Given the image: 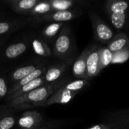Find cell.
Returning <instances> with one entry per match:
<instances>
[{
    "mask_svg": "<svg viewBox=\"0 0 129 129\" xmlns=\"http://www.w3.org/2000/svg\"><path fill=\"white\" fill-rule=\"evenodd\" d=\"M89 85L88 79H76L70 81L61 88H60L54 94H53L41 107H47L53 104H69L76 94L84 90Z\"/></svg>",
    "mask_w": 129,
    "mask_h": 129,
    "instance_id": "cell-2",
    "label": "cell"
},
{
    "mask_svg": "<svg viewBox=\"0 0 129 129\" xmlns=\"http://www.w3.org/2000/svg\"><path fill=\"white\" fill-rule=\"evenodd\" d=\"M73 59H70L67 61H61L60 63H57L50 65L49 67H47L45 73L44 74V79L45 84L54 83L62 79V76L71 64Z\"/></svg>",
    "mask_w": 129,
    "mask_h": 129,
    "instance_id": "cell-8",
    "label": "cell"
},
{
    "mask_svg": "<svg viewBox=\"0 0 129 129\" xmlns=\"http://www.w3.org/2000/svg\"><path fill=\"white\" fill-rule=\"evenodd\" d=\"M129 39L128 36L124 33H119L113 37V39L107 44V48L116 54L127 48H128Z\"/></svg>",
    "mask_w": 129,
    "mask_h": 129,
    "instance_id": "cell-19",
    "label": "cell"
},
{
    "mask_svg": "<svg viewBox=\"0 0 129 129\" xmlns=\"http://www.w3.org/2000/svg\"><path fill=\"white\" fill-rule=\"evenodd\" d=\"M8 91V80L4 76L0 75V99L7 97Z\"/></svg>",
    "mask_w": 129,
    "mask_h": 129,
    "instance_id": "cell-26",
    "label": "cell"
},
{
    "mask_svg": "<svg viewBox=\"0 0 129 129\" xmlns=\"http://www.w3.org/2000/svg\"><path fill=\"white\" fill-rule=\"evenodd\" d=\"M2 17H3V15H2V14L0 13V20H2V19H3Z\"/></svg>",
    "mask_w": 129,
    "mask_h": 129,
    "instance_id": "cell-31",
    "label": "cell"
},
{
    "mask_svg": "<svg viewBox=\"0 0 129 129\" xmlns=\"http://www.w3.org/2000/svg\"><path fill=\"white\" fill-rule=\"evenodd\" d=\"M129 57V48H127L119 52L113 54L112 63H122L126 61Z\"/></svg>",
    "mask_w": 129,
    "mask_h": 129,
    "instance_id": "cell-25",
    "label": "cell"
},
{
    "mask_svg": "<svg viewBox=\"0 0 129 129\" xmlns=\"http://www.w3.org/2000/svg\"><path fill=\"white\" fill-rule=\"evenodd\" d=\"M128 48H129V45H128Z\"/></svg>",
    "mask_w": 129,
    "mask_h": 129,
    "instance_id": "cell-32",
    "label": "cell"
},
{
    "mask_svg": "<svg viewBox=\"0 0 129 129\" xmlns=\"http://www.w3.org/2000/svg\"><path fill=\"white\" fill-rule=\"evenodd\" d=\"M101 47L94 45L93 50L89 54L86 62V73L88 79L98 76L101 70L100 67V51Z\"/></svg>",
    "mask_w": 129,
    "mask_h": 129,
    "instance_id": "cell-10",
    "label": "cell"
},
{
    "mask_svg": "<svg viewBox=\"0 0 129 129\" xmlns=\"http://www.w3.org/2000/svg\"><path fill=\"white\" fill-rule=\"evenodd\" d=\"M94 47V45H91L87 47L74 61L72 68V72L73 76L77 79H88L86 73V62L88 57L91 51L93 50Z\"/></svg>",
    "mask_w": 129,
    "mask_h": 129,
    "instance_id": "cell-9",
    "label": "cell"
},
{
    "mask_svg": "<svg viewBox=\"0 0 129 129\" xmlns=\"http://www.w3.org/2000/svg\"><path fill=\"white\" fill-rule=\"evenodd\" d=\"M49 2L51 7V11L71 10L88 4L87 2L82 0H51Z\"/></svg>",
    "mask_w": 129,
    "mask_h": 129,
    "instance_id": "cell-16",
    "label": "cell"
},
{
    "mask_svg": "<svg viewBox=\"0 0 129 129\" xmlns=\"http://www.w3.org/2000/svg\"><path fill=\"white\" fill-rule=\"evenodd\" d=\"M105 11L113 26L116 29H123L127 22L129 2L124 0H109L105 3Z\"/></svg>",
    "mask_w": 129,
    "mask_h": 129,
    "instance_id": "cell-4",
    "label": "cell"
},
{
    "mask_svg": "<svg viewBox=\"0 0 129 129\" xmlns=\"http://www.w3.org/2000/svg\"><path fill=\"white\" fill-rule=\"evenodd\" d=\"M106 129H118V127H117V125H115V124H110L109 126H108Z\"/></svg>",
    "mask_w": 129,
    "mask_h": 129,
    "instance_id": "cell-29",
    "label": "cell"
},
{
    "mask_svg": "<svg viewBox=\"0 0 129 129\" xmlns=\"http://www.w3.org/2000/svg\"><path fill=\"white\" fill-rule=\"evenodd\" d=\"M113 117L118 125H129V110L117 112Z\"/></svg>",
    "mask_w": 129,
    "mask_h": 129,
    "instance_id": "cell-24",
    "label": "cell"
},
{
    "mask_svg": "<svg viewBox=\"0 0 129 129\" xmlns=\"http://www.w3.org/2000/svg\"><path fill=\"white\" fill-rule=\"evenodd\" d=\"M47 67L45 65H43L42 67H40L39 68H38L36 71H34L33 73H32L31 74L28 75L27 76L23 78L22 79H20V81L17 82L16 83L11 85V88H9V91H8V94H11L12 93H14V91H16L17 89H19L20 88H21L22 86L31 82L32 81L44 76V74L45 73Z\"/></svg>",
    "mask_w": 129,
    "mask_h": 129,
    "instance_id": "cell-18",
    "label": "cell"
},
{
    "mask_svg": "<svg viewBox=\"0 0 129 129\" xmlns=\"http://www.w3.org/2000/svg\"><path fill=\"white\" fill-rule=\"evenodd\" d=\"M45 84V79H44V76H42L32 81L31 82L22 86L21 88L17 89L16 91H14V93L8 95L6 97V102L8 103L9 101L18 98V97H20L23 94H26L33 91L34 89H36L40 86L44 85Z\"/></svg>",
    "mask_w": 129,
    "mask_h": 129,
    "instance_id": "cell-15",
    "label": "cell"
},
{
    "mask_svg": "<svg viewBox=\"0 0 129 129\" xmlns=\"http://www.w3.org/2000/svg\"><path fill=\"white\" fill-rule=\"evenodd\" d=\"M69 77H64L58 81L51 83L45 84L33 91L18 97L9 102L8 104L10 107L14 109L28 108L30 107H41L53 94H54L63 85L70 82Z\"/></svg>",
    "mask_w": 129,
    "mask_h": 129,
    "instance_id": "cell-1",
    "label": "cell"
},
{
    "mask_svg": "<svg viewBox=\"0 0 129 129\" xmlns=\"http://www.w3.org/2000/svg\"><path fill=\"white\" fill-rule=\"evenodd\" d=\"M113 57V53L111 52L107 47H101L100 51V67L101 71L112 63Z\"/></svg>",
    "mask_w": 129,
    "mask_h": 129,
    "instance_id": "cell-23",
    "label": "cell"
},
{
    "mask_svg": "<svg viewBox=\"0 0 129 129\" xmlns=\"http://www.w3.org/2000/svg\"><path fill=\"white\" fill-rule=\"evenodd\" d=\"M75 41L72 29L70 25L65 23L54 42L52 54L62 61H67L73 59Z\"/></svg>",
    "mask_w": 129,
    "mask_h": 129,
    "instance_id": "cell-3",
    "label": "cell"
},
{
    "mask_svg": "<svg viewBox=\"0 0 129 129\" xmlns=\"http://www.w3.org/2000/svg\"><path fill=\"white\" fill-rule=\"evenodd\" d=\"M14 115L9 110H2L0 111V129L12 128L15 124Z\"/></svg>",
    "mask_w": 129,
    "mask_h": 129,
    "instance_id": "cell-22",
    "label": "cell"
},
{
    "mask_svg": "<svg viewBox=\"0 0 129 129\" xmlns=\"http://www.w3.org/2000/svg\"><path fill=\"white\" fill-rule=\"evenodd\" d=\"M82 14V10L80 8H73L67 11H51L48 14H45L42 17L35 18V19H28L29 23L34 24L39 23H65L70 21L79 17Z\"/></svg>",
    "mask_w": 129,
    "mask_h": 129,
    "instance_id": "cell-5",
    "label": "cell"
},
{
    "mask_svg": "<svg viewBox=\"0 0 129 129\" xmlns=\"http://www.w3.org/2000/svg\"><path fill=\"white\" fill-rule=\"evenodd\" d=\"M29 23L28 19L13 18L0 20V36H5L11 33L16 32L26 26Z\"/></svg>",
    "mask_w": 129,
    "mask_h": 129,
    "instance_id": "cell-11",
    "label": "cell"
},
{
    "mask_svg": "<svg viewBox=\"0 0 129 129\" xmlns=\"http://www.w3.org/2000/svg\"><path fill=\"white\" fill-rule=\"evenodd\" d=\"M110 124H104V123H101V124H98V125H94L91 127H90L88 129H106Z\"/></svg>",
    "mask_w": 129,
    "mask_h": 129,
    "instance_id": "cell-27",
    "label": "cell"
},
{
    "mask_svg": "<svg viewBox=\"0 0 129 129\" xmlns=\"http://www.w3.org/2000/svg\"><path fill=\"white\" fill-rule=\"evenodd\" d=\"M65 23H47L41 30V38L47 42H54Z\"/></svg>",
    "mask_w": 129,
    "mask_h": 129,
    "instance_id": "cell-17",
    "label": "cell"
},
{
    "mask_svg": "<svg viewBox=\"0 0 129 129\" xmlns=\"http://www.w3.org/2000/svg\"><path fill=\"white\" fill-rule=\"evenodd\" d=\"M43 65L45 64L44 63H30L28 65L20 67L10 73L8 80L10 82H11L13 85L17 82L20 81V79H22L23 78L31 74L32 73L36 71L38 68H39Z\"/></svg>",
    "mask_w": 129,
    "mask_h": 129,
    "instance_id": "cell-13",
    "label": "cell"
},
{
    "mask_svg": "<svg viewBox=\"0 0 129 129\" xmlns=\"http://www.w3.org/2000/svg\"><path fill=\"white\" fill-rule=\"evenodd\" d=\"M44 125L42 115L37 110L24 112L19 118L17 125L20 129H32Z\"/></svg>",
    "mask_w": 129,
    "mask_h": 129,
    "instance_id": "cell-7",
    "label": "cell"
},
{
    "mask_svg": "<svg viewBox=\"0 0 129 129\" xmlns=\"http://www.w3.org/2000/svg\"><path fill=\"white\" fill-rule=\"evenodd\" d=\"M54 125H42V126H39L38 128H35L32 129H54Z\"/></svg>",
    "mask_w": 129,
    "mask_h": 129,
    "instance_id": "cell-28",
    "label": "cell"
},
{
    "mask_svg": "<svg viewBox=\"0 0 129 129\" xmlns=\"http://www.w3.org/2000/svg\"><path fill=\"white\" fill-rule=\"evenodd\" d=\"M39 2V0H8L5 1V3L14 12L23 15H27Z\"/></svg>",
    "mask_w": 129,
    "mask_h": 129,
    "instance_id": "cell-14",
    "label": "cell"
},
{
    "mask_svg": "<svg viewBox=\"0 0 129 129\" xmlns=\"http://www.w3.org/2000/svg\"><path fill=\"white\" fill-rule=\"evenodd\" d=\"M32 48L34 53L43 57H49L52 55V50L48 43L41 37L33 38L31 41Z\"/></svg>",
    "mask_w": 129,
    "mask_h": 129,
    "instance_id": "cell-20",
    "label": "cell"
},
{
    "mask_svg": "<svg viewBox=\"0 0 129 129\" xmlns=\"http://www.w3.org/2000/svg\"><path fill=\"white\" fill-rule=\"evenodd\" d=\"M51 11L49 1H39V3L28 13L29 19H35L48 14Z\"/></svg>",
    "mask_w": 129,
    "mask_h": 129,
    "instance_id": "cell-21",
    "label": "cell"
},
{
    "mask_svg": "<svg viewBox=\"0 0 129 129\" xmlns=\"http://www.w3.org/2000/svg\"><path fill=\"white\" fill-rule=\"evenodd\" d=\"M28 48V41H19L9 45L3 52L1 57L3 60H14L22 55Z\"/></svg>",
    "mask_w": 129,
    "mask_h": 129,
    "instance_id": "cell-12",
    "label": "cell"
},
{
    "mask_svg": "<svg viewBox=\"0 0 129 129\" xmlns=\"http://www.w3.org/2000/svg\"><path fill=\"white\" fill-rule=\"evenodd\" d=\"M4 43H5V39L3 38H0V51L2 48V46H3Z\"/></svg>",
    "mask_w": 129,
    "mask_h": 129,
    "instance_id": "cell-30",
    "label": "cell"
},
{
    "mask_svg": "<svg viewBox=\"0 0 129 129\" xmlns=\"http://www.w3.org/2000/svg\"><path fill=\"white\" fill-rule=\"evenodd\" d=\"M88 15L95 39L102 43L108 44L115 36L112 29L94 11H90Z\"/></svg>",
    "mask_w": 129,
    "mask_h": 129,
    "instance_id": "cell-6",
    "label": "cell"
}]
</instances>
